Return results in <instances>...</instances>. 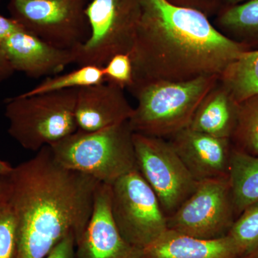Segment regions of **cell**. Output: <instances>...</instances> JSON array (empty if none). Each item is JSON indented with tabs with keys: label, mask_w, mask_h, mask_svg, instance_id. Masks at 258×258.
<instances>
[{
	"label": "cell",
	"mask_w": 258,
	"mask_h": 258,
	"mask_svg": "<svg viewBox=\"0 0 258 258\" xmlns=\"http://www.w3.org/2000/svg\"><path fill=\"white\" fill-rule=\"evenodd\" d=\"M130 57L132 93L144 85L221 76L249 49L222 35L206 15L166 0H142Z\"/></svg>",
	"instance_id": "6da1fadb"
},
{
	"label": "cell",
	"mask_w": 258,
	"mask_h": 258,
	"mask_svg": "<svg viewBox=\"0 0 258 258\" xmlns=\"http://www.w3.org/2000/svg\"><path fill=\"white\" fill-rule=\"evenodd\" d=\"M8 202L18 230L17 258H45L64 237H81L99 181L60 165L49 146L13 168Z\"/></svg>",
	"instance_id": "7a4b0ae2"
},
{
	"label": "cell",
	"mask_w": 258,
	"mask_h": 258,
	"mask_svg": "<svg viewBox=\"0 0 258 258\" xmlns=\"http://www.w3.org/2000/svg\"><path fill=\"white\" fill-rule=\"evenodd\" d=\"M128 120L93 132H77L49 146L54 159L70 170L111 185L138 169Z\"/></svg>",
	"instance_id": "3957f363"
},
{
	"label": "cell",
	"mask_w": 258,
	"mask_h": 258,
	"mask_svg": "<svg viewBox=\"0 0 258 258\" xmlns=\"http://www.w3.org/2000/svg\"><path fill=\"white\" fill-rule=\"evenodd\" d=\"M220 76H203L191 81H161L132 91L137 99L129 125L134 133L168 139L188 128L195 111Z\"/></svg>",
	"instance_id": "277c9868"
},
{
	"label": "cell",
	"mask_w": 258,
	"mask_h": 258,
	"mask_svg": "<svg viewBox=\"0 0 258 258\" xmlns=\"http://www.w3.org/2000/svg\"><path fill=\"white\" fill-rule=\"evenodd\" d=\"M78 91L20 94L5 100L8 134L24 149L38 152L77 132L75 108Z\"/></svg>",
	"instance_id": "5b68a950"
},
{
	"label": "cell",
	"mask_w": 258,
	"mask_h": 258,
	"mask_svg": "<svg viewBox=\"0 0 258 258\" xmlns=\"http://www.w3.org/2000/svg\"><path fill=\"white\" fill-rule=\"evenodd\" d=\"M142 0H91L86 8L90 36L78 50L79 66L104 67L117 54H128L141 16Z\"/></svg>",
	"instance_id": "8992f818"
},
{
	"label": "cell",
	"mask_w": 258,
	"mask_h": 258,
	"mask_svg": "<svg viewBox=\"0 0 258 258\" xmlns=\"http://www.w3.org/2000/svg\"><path fill=\"white\" fill-rule=\"evenodd\" d=\"M111 187V215L120 235L144 250L168 230L157 195L139 169L122 176Z\"/></svg>",
	"instance_id": "52a82bcc"
},
{
	"label": "cell",
	"mask_w": 258,
	"mask_h": 258,
	"mask_svg": "<svg viewBox=\"0 0 258 258\" xmlns=\"http://www.w3.org/2000/svg\"><path fill=\"white\" fill-rule=\"evenodd\" d=\"M88 0H10L11 18L52 46L79 49L90 36Z\"/></svg>",
	"instance_id": "ba28073f"
},
{
	"label": "cell",
	"mask_w": 258,
	"mask_h": 258,
	"mask_svg": "<svg viewBox=\"0 0 258 258\" xmlns=\"http://www.w3.org/2000/svg\"><path fill=\"white\" fill-rule=\"evenodd\" d=\"M137 167L154 190L166 217L172 215L196 189L194 179L166 139L134 133Z\"/></svg>",
	"instance_id": "9c48e42d"
},
{
	"label": "cell",
	"mask_w": 258,
	"mask_h": 258,
	"mask_svg": "<svg viewBox=\"0 0 258 258\" xmlns=\"http://www.w3.org/2000/svg\"><path fill=\"white\" fill-rule=\"evenodd\" d=\"M237 218L229 177L198 181L196 189L172 215L169 230L212 240L227 235Z\"/></svg>",
	"instance_id": "30bf717a"
},
{
	"label": "cell",
	"mask_w": 258,
	"mask_h": 258,
	"mask_svg": "<svg viewBox=\"0 0 258 258\" xmlns=\"http://www.w3.org/2000/svg\"><path fill=\"white\" fill-rule=\"evenodd\" d=\"M111 185L100 183L92 214L76 242L77 258H144L143 250L131 245L120 235L111 215Z\"/></svg>",
	"instance_id": "8fae6325"
},
{
	"label": "cell",
	"mask_w": 258,
	"mask_h": 258,
	"mask_svg": "<svg viewBox=\"0 0 258 258\" xmlns=\"http://www.w3.org/2000/svg\"><path fill=\"white\" fill-rule=\"evenodd\" d=\"M0 50L14 71L32 79L50 77L76 63L78 49L64 50L20 30L0 42Z\"/></svg>",
	"instance_id": "7c38bea8"
},
{
	"label": "cell",
	"mask_w": 258,
	"mask_h": 258,
	"mask_svg": "<svg viewBox=\"0 0 258 258\" xmlns=\"http://www.w3.org/2000/svg\"><path fill=\"white\" fill-rule=\"evenodd\" d=\"M167 140L197 181L229 176L233 147L230 139L186 128Z\"/></svg>",
	"instance_id": "4fadbf2b"
},
{
	"label": "cell",
	"mask_w": 258,
	"mask_h": 258,
	"mask_svg": "<svg viewBox=\"0 0 258 258\" xmlns=\"http://www.w3.org/2000/svg\"><path fill=\"white\" fill-rule=\"evenodd\" d=\"M124 90L106 81L79 88L75 108L78 130L96 132L128 120L134 108Z\"/></svg>",
	"instance_id": "5bb4252c"
},
{
	"label": "cell",
	"mask_w": 258,
	"mask_h": 258,
	"mask_svg": "<svg viewBox=\"0 0 258 258\" xmlns=\"http://www.w3.org/2000/svg\"><path fill=\"white\" fill-rule=\"evenodd\" d=\"M144 258H242L228 235L205 240L167 230L143 250Z\"/></svg>",
	"instance_id": "9a60e30c"
},
{
	"label": "cell",
	"mask_w": 258,
	"mask_h": 258,
	"mask_svg": "<svg viewBox=\"0 0 258 258\" xmlns=\"http://www.w3.org/2000/svg\"><path fill=\"white\" fill-rule=\"evenodd\" d=\"M239 105L219 80L200 103L188 128L230 139L237 125Z\"/></svg>",
	"instance_id": "2e32d148"
},
{
	"label": "cell",
	"mask_w": 258,
	"mask_h": 258,
	"mask_svg": "<svg viewBox=\"0 0 258 258\" xmlns=\"http://www.w3.org/2000/svg\"><path fill=\"white\" fill-rule=\"evenodd\" d=\"M213 25L230 40L249 50H258V0L223 7Z\"/></svg>",
	"instance_id": "e0dca14e"
},
{
	"label": "cell",
	"mask_w": 258,
	"mask_h": 258,
	"mask_svg": "<svg viewBox=\"0 0 258 258\" xmlns=\"http://www.w3.org/2000/svg\"><path fill=\"white\" fill-rule=\"evenodd\" d=\"M228 177L237 217L244 209L258 202V157L232 147Z\"/></svg>",
	"instance_id": "ac0fdd59"
},
{
	"label": "cell",
	"mask_w": 258,
	"mask_h": 258,
	"mask_svg": "<svg viewBox=\"0 0 258 258\" xmlns=\"http://www.w3.org/2000/svg\"><path fill=\"white\" fill-rule=\"evenodd\" d=\"M220 81L238 103L257 94L258 50L242 53L227 68Z\"/></svg>",
	"instance_id": "d6986e66"
},
{
	"label": "cell",
	"mask_w": 258,
	"mask_h": 258,
	"mask_svg": "<svg viewBox=\"0 0 258 258\" xmlns=\"http://www.w3.org/2000/svg\"><path fill=\"white\" fill-rule=\"evenodd\" d=\"M105 81L103 67L86 64L79 66V69L68 74L47 77L35 87L22 95L29 96L64 90L79 89Z\"/></svg>",
	"instance_id": "ffe728a7"
},
{
	"label": "cell",
	"mask_w": 258,
	"mask_h": 258,
	"mask_svg": "<svg viewBox=\"0 0 258 258\" xmlns=\"http://www.w3.org/2000/svg\"><path fill=\"white\" fill-rule=\"evenodd\" d=\"M230 141L237 150L258 157V93L240 102Z\"/></svg>",
	"instance_id": "44dd1931"
},
{
	"label": "cell",
	"mask_w": 258,
	"mask_h": 258,
	"mask_svg": "<svg viewBox=\"0 0 258 258\" xmlns=\"http://www.w3.org/2000/svg\"><path fill=\"white\" fill-rule=\"evenodd\" d=\"M227 235L234 241L242 258L258 247V202L244 209L236 218Z\"/></svg>",
	"instance_id": "7402d4cb"
},
{
	"label": "cell",
	"mask_w": 258,
	"mask_h": 258,
	"mask_svg": "<svg viewBox=\"0 0 258 258\" xmlns=\"http://www.w3.org/2000/svg\"><path fill=\"white\" fill-rule=\"evenodd\" d=\"M18 230L13 208L7 202L0 206V258H17Z\"/></svg>",
	"instance_id": "603a6c76"
},
{
	"label": "cell",
	"mask_w": 258,
	"mask_h": 258,
	"mask_svg": "<svg viewBox=\"0 0 258 258\" xmlns=\"http://www.w3.org/2000/svg\"><path fill=\"white\" fill-rule=\"evenodd\" d=\"M104 70L105 81L128 90L133 83V69L128 54H117L112 57Z\"/></svg>",
	"instance_id": "cb8c5ba5"
},
{
	"label": "cell",
	"mask_w": 258,
	"mask_h": 258,
	"mask_svg": "<svg viewBox=\"0 0 258 258\" xmlns=\"http://www.w3.org/2000/svg\"><path fill=\"white\" fill-rule=\"evenodd\" d=\"M175 6L196 10L209 18L215 17L224 6V0H166Z\"/></svg>",
	"instance_id": "d4e9b609"
},
{
	"label": "cell",
	"mask_w": 258,
	"mask_h": 258,
	"mask_svg": "<svg viewBox=\"0 0 258 258\" xmlns=\"http://www.w3.org/2000/svg\"><path fill=\"white\" fill-rule=\"evenodd\" d=\"M76 247V236L70 234L56 244L45 258H77Z\"/></svg>",
	"instance_id": "484cf974"
},
{
	"label": "cell",
	"mask_w": 258,
	"mask_h": 258,
	"mask_svg": "<svg viewBox=\"0 0 258 258\" xmlns=\"http://www.w3.org/2000/svg\"><path fill=\"white\" fill-rule=\"evenodd\" d=\"M23 29L14 19L5 18L3 15H0V42L3 41L11 34Z\"/></svg>",
	"instance_id": "4316f807"
},
{
	"label": "cell",
	"mask_w": 258,
	"mask_h": 258,
	"mask_svg": "<svg viewBox=\"0 0 258 258\" xmlns=\"http://www.w3.org/2000/svg\"><path fill=\"white\" fill-rule=\"evenodd\" d=\"M11 182L9 175H0V206L9 200Z\"/></svg>",
	"instance_id": "83f0119b"
},
{
	"label": "cell",
	"mask_w": 258,
	"mask_h": 258,
	"mask_svg": "<svg viewBox=\"0 0 258 258\" xmlns=\"http://www.w3.org/2000/svg\"><path fill=\"white\" fill-rule=\"evenodd\" d=\"M14 73V70L7 60L4 53L0 50V82L9 79Z\"/></svg>",
	"instance_id": "f1b7e54d"
},
{
	"label": "cell",
	"mask_w": 258,
	"mask_h": 258,
	"mask_svg": "<svg viewBox=\"0 0 258 258\" xmlns=\"http://www.w3.org/2000/svg\"><path fill=\"white\" fill-rule=\"evenodd\" d=\"M14 166L3 159H0V175H9L13 170Z\"/></svg>",
	"instance_id": "f546056e"
},
{
	"label": "cell",
	"mask_w": 258,
	"mask_h": 258,
	"mask_svg": "<svg viewBox=\"0 0 258 258\" xmlns=\"http://www.w3.org/2000/svg\"><path fill=\"white\" fill-rule=\"evenodd\" d=\"M248 1V0H224V6H233V5L241 4L244 2Z\"/></svg>",
	"instance_id": "4dcf8cb0"
},
{
	"label": "cell",
	"mask_w": 258,
	"mask_h": 258,
	"mask_svg": "<svg viewBox=\"0 0 258 258\" xmlns=\"http://www.w3.org/2000/svg\"><path fill=\"white\" fill-rule=\"evenodd\" d=\"M244 258H258V247L252 254H249L247 257Z\"/></svg>",
	"instance_id": "1f68e13d"
},
{
	"label": "cell",
	"mask_w": 258,
	"mask_h": 258,
	"mask_svg": "<svg viewBox=\"0 0 258 258\" xmlns=\"http://www.w3.org/2000/svg\"><path fill=\"white\" fill-rule=\"evenodd\" d=\"M88 1H91V0H88Z\"/></svg>",
	"instance_id": "d6a6232c"
},
{
	"label": "cell",
	"mask_w": 258,
	"mask_h": 258,
	"mask_svg": "<svg viewBox=\"0 0 258 258\" xmlns=\"http://www.w3.org/2000/svg\"><path fill=\"white\" fill-rule=\"evenodd\" d=\"M0 2H1V0H0Z\"/></svg>",
	"instance_id": "836d02e7"
}]
</instances>
